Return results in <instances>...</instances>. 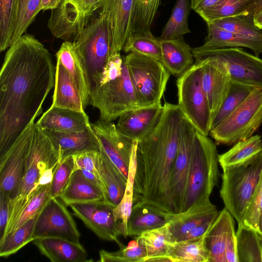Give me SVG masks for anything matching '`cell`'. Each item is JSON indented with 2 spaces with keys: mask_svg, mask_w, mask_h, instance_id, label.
Wrapping results in <instances>:
<instances>
[{
  "mask_svg": "<svg viewBox=\"0 0 262 262\" xmlns=\"http://www.w3.org/2000/svg\"><path fill=\"white\" fill-rule=\"evenodd\" d=\"M236 252L237 262H261L262 240L255 230L243 223H238Z\"/></svg>",
  "mask_w": 262,
  "mask_h": 262,
  "instance_id": "34",
  "label": "cell"
},
{
  "mask_svg": "<svg viewBox=\"0 0 262 262\" xmlns=\"http://www.w3.org/2000/svg\"><path fill=\"white\" fill-rule=\"evenodd\" d=\"M221 0H190V9L199 14L217 4Z\"/></svg>",
  "mask_w": 262,
  "mask_h": 262,
  "instance_id": "55",
  "label": "cell"
},
{
  "mask_svg": "<svg viewBox=\"0 0 262 262\" xmlns=\"http://www.w3.org/2000/svg\"><path fill=\"white\" fill-rule=\"evenodd\" d=\"M59 162L47 169L41 173L36 184L37 188L40 186L49 185L52 183L55 171L57 168Z\"/></svg>",
  "mask_w": 262,
  "mask_h": 262,
  "instance_id": "54",
  "label": "cell"
},
{
  "mask_svg": "<svg viewBox=\"0 0 262 262\" xmlns=\"http://www.w3.org/2000/svg\"><path fill=\"white\" fill-rule=\"evenodd\" d=\"M59 161L58 151L51 140L34 123L20 183L15 196L9 203V217L4 237L38 189L36 184L41 173Z\"/></svg>",
  "mask_w": 262,
  "mask_h": 262,
  "instance_id": "3",
  "label": "cell"
},
{
  "mask_svg": "<svg viewBox=\"0 0 262 262\" xmlns=\"http://www.w3.org/2000/svg\"><path fill=\"white\" fill-rule=\"evenodd\" d=\"M136 0H101L98 12L107 22L111 41V54L120 53L132 33Z\"/></svg>",
  "mask_w": 262,
  "mask_h": 262,
  "instance_id": "19",
  "label": "cell"
},
{
  "mask_svg": "<svg viewBox=\"0 0 262 262\" xmlns=\"http://www.w3.org/2000/svg\"><path fill=\"white\" fill-rule=\"evenodd\" d=\"M261 262H262V256H261Z\"/></svg>",
  "mask_w": 262,
  "mask_h": 262,
  "instance_id": "59",
  "label": "cell"
},
{
  "mask_svg": "<svg viewBox=\"0 0 262 262\" xmlns=\"http://www.w3.org/2000/svg\"><path fill=\"white\" fill-rule=\"evenodd\" d=\"M218 164L215 144L196 129L181 212L210 202V196L219 178Z\"/></svg>",
  "mask_w": 262,
  "mask_h": 262,
  "instance_id": "4",
  "label": "cell"
},
{
  "mask_svg": "<svg viewBox=\"0 0 262 262\" xmlns=\"http://www.w3.org/2000/svg\"><path fill=\"white\" fill-rule=\"evenodd\" d=\"M67 205L58 197L51 198L39 212L32 237L58 238L80 244V234Z\"/></svg>",
  "mask_w": 262,
  "mask_h": 262,
  "instance_id": "13",
  "label": "cell"
},
{
  "mask_svg": "<svg viewBox=\"0 0 262 262\" xmlns=\"http://www.w3.org/2000/svg\"><path fill=\"white\" fill-rule=\"evenodd\" d=\"M59 198L67 206L104 200L101 189L90 181L81 170L73 172Z\"/></svg>",
  "mask_w": 262,
  "mask_h": 262,
  "instance_id": "29",
  "label": "cell"
},
{
  "mask_svg": "<svg viewBox=\"0 0 262 262\" xmlns=\"http://www.w3.org/2000/svg\"><path fill=\"white\" fill-rule=\"evenodd\" d=\"M73 43L85 73L91 97L99 87L103 68L111 55V37L105 16L99 12L94 15Z\"/></svg>",
  "mask_w": 262,
  "mask_h": 262,
  "instance_id": "6",
  "label": "cell"
},
{
  "mask_svg": "<svg viewBox=\"0 0 262 262\" xmlns=\"http://www.w3.org/2000/svg\"><path fill=\"white\" fill-rule=\"evenodd\" d=\"M262 151V140L258 135L238 141L229 150L219 155L221 167L236 165L245 162Z\"/></svg>",
  "mask_w": 262,
  "mask_h": 262,
  "instance_id": "35",
  "label": "cell"
},
{
  "mask_svg": "<svg viewBox=\"0 0 262 262\" xmlns=\"http://www.w3.org/2000/svg\"><path fill=\"white\" fill-rule=\"evenodd\" d=\"M38 214L0 241L1 257H7L14 254L34 241L32 235Z\"/></svg>",
  "mask_w": 262,
  "mask_h": 262,
  "instance_id": "42",
  "label": "cell"
},
{
  "mask_svg": "<svg viewBox=\"0 0 262 262\" xmlns=\"http://www.w3.org/2000/svg\"><path fill=\"white\" fill-rule=\"evenodd\" d=\"M136 154L135 150L131 159L128 171V179L124 195L114 210L116 220L118 223L121 235L125 238L127 236V221L130 215L134 201V182L136 170Z\"/></svg>",
  "mask_w": 262,
  "mask_h": 262,
  "instance_id": "38",
  "label": "cell"
},
{
  "mask_svg": "<svg viewBox=\"0 0 262 262\" xmlns=\"http://www.w3.org/2000/svg\"><path fill=\"white\" fill-rule=\"evenodd\" d=\"M262 123V90L255 88L234 111L210 130L217 142L232 144L247 139Z\"/></svg>",
  "mask_w": 262,
  "mask_h": 262,
  "instance_id": "9",
  "label": "cell"
},
{
  "mask_svg": "<svg viewBox=\"0 0 262 262\" xmlns=\"http://www.w3.org/2000/svg\"><path fill=\"white\" fill-rule=\"evenodd\" d=\"M256 0H221L198 14L206 24L249 12Z\"/></svg>",
  "mask_w": 262,
  "mask_h": 262,
  "instance_id": "39",
  "label": "cell"
},
{
  "mask_svg": "<svg viewBox=\"0 0 262 262\" xmlns=\"http://www.w3.org/2000/svg\"><path fill=\"white\" fill-rule=\"evenodd\" d=\"M255 88L251 85L231 81L228 92L211 121V129L239 106Z\"/></svg>",
  "mask_w": 262,
  "mask_h": 262,
  "instance_id": "40",
  "label": "cell"
},
{
  "mask_svg": "<svg viewBox=\"0 0 262 262\" xmlns=\"http://www.w3.org/2000/svg\"><path fill=\"white\" fill-rule=\"evenodd\" d=\"M189 0H177L171 15L163 28L160 38L174 39L191 32L188 18L190 12Z\"/></svg>",
  "mask_w": 262,
  "mask_h": 262,
  "instance_id": "36",
  "label": "cell"
},
{
  "mask_svg": "<svg viewBox=\"0 0 262 262\" xmlns=\"http://www.w3.org/2000/svg\"><path fill=\"white\" fill-rule=\"evenodd\" d=\"M262 6V0H256L252 7L250 9L249 12L254 14V12Z\"/></svg>",
  "mask_w": 262,
  "mask_h": 262,
  "instance_id": "58",
  "label": "cell"
},
{
  "mask_svg": "<svg viewBox=\"0 0 262 262\" xmlns=\"http://www.w3.org/2000/svg\"><path fill=\"white\" fill-rule=\"evenodd\" d=\"M178 104L184 116L205 135L211 130V117L202 83V66L194 64L177 80Z\"/></svg>",
  "mask_w": 262,
  "mask_h": 262,
  "instance_id": "10",
  "label": "cell"
},
{
  "mask_svg": "<svg viewBox=\"0 0 262 262\" xmlns=\"http://www.w3.org/2000/svg\"><path fill=\"white\" fill-rule=\"evenodd\" d=\"M161 38L155 37L151 32L133 33L127 39L123 51L134 52L161 61Z\"/></svg>",
  "mask_w": 262,
  "mask_h": 262,
  "instance_id": "43",
  "label": "cell"
},
{
  "mask_svg": "<svg viewBox=\"0 0 262 262\" xmlns=\"http://www.w3.org/2000/svg\"><path fill=\"white\" fill-rule=\"evenodd\" d=\"M169 221V214L142 201L136 202L127 221V236H139L162 227Z\"/></svg>",
  "mask_w": 262,
  "mask_h": 262,
  "instance_id": "27",
  "label": "cell"
},
{
  "mask_svg": "<svg viewBox=\"0 0 262 262\" xmlns=\"http://www.w3.org/2000/svg\"><path fill=\"white\" fill-rule=\"evenodd\" d=\"M91 124L99 141L101 149L127 181L129 165L137 142L122 135L113 122L100 119Z\"/></svg>",
  "mask_w": 262,
  "mask_h": 262,
  "instance_id": "18",
  "label": "cell"
},
{
  "mask_svg": "<svg viewBox=\"0 0 262 262\" xmlns=\"http://www.w3.org/2000/svg\"><path fill=\"white\" fill-rule=\"evenodd\" d=\"M253 17L255 25L262 29V6L254 12Z\"/></svg>",
  "mask_w": 262,
  "mask_h": 262,
  "instance_id": "57",
  "label": "cell"
},
{
  "mask_svg": "<svg viewBox=\"0 0 262 262\" xmlns=\"http://www.w3.org/2000/svg\"><path fill=\"white\" fill-rule=\"evenodd\" d=\"M168 256L171 262H209L204 236L196 240L173 243Z\"/></svg>",
  "mask_w": 262,
  "mask_h": 262,
  "instance_id": "37",
  "label": "cell"
},
{
  "mask_svg": "<svg viewBox=\"0 0 262 262\" xmlns=\"http://www.w3.org/2000/svg\"><path fill=\"white\" fill-rule=\"evenodd\" d=\"M55 73L50 53L34 35L23 34L8 48L0 72V156L42 113Z\"/></svg>",
  "mask_w": 262,
  "mask_h": 262,
  "instance_id": "1",
  "label": "cell"
},
{
  "mask_svg": "<svg viewBox=\"0 0 262 262\" xmlns=\"http://www.w3.org/2000/svg\"><path fill=\"white\" fill-rule=\"evenodd\" d=\"M208 35L204 43L200 46L204 49L245 47L252 50L258 56L262 53V41L225 30L213 23L207 24Z\"/></svg>",
  "mask_w": 262,
  "mask_h": 262,
  "instance_id": "30",
  "label": "cell"
},
{
  "mask_svg": "<svg viewBox=\"0 0 262 262\" xmlns=\"http://www.w3.org/2000/svg\"><path fill=\"white\" fill-rule=\"evenodd\" d=\"M161 0H136L132 33L151 32Z\"/></svg>",
  "mask_w": 262,
  "mask_h": 262,
  "instance_id": "47",
  "label": "cell"
},
{
  "mask_svg": "<svg viewBox=\"0 0 262 262\" xmlns=\"http://www.w3.org/2000/svg\"><path fill=\"white\" fill-rule=\"evenodd\" d=\"M34 122L21 133L6 152L0 156V191L9 199L17 193L30 147Z\"/></svg>",
  "mask_w": 262,
  "mask_h": 262,
  "instance_id": "14",
  "label": "cell"
},
{
  "mask_svg": "<svg viewBox=\"0 0 262 262\" xmlns=\"http://www.w3.org/2000/svg\"><path fill=\"white\" fill-rule=\"evenodd\" d=\"M161 62L171 75L179 77L194 63L192 49L183 37L161 38Z\"/></svg>",
  "mask_w": 262,
  "mask_h": 262,
  "instance_id": "25",
  "label": "cell"
},
{
  "mask_svg": "<svg viewBox=\"0 0 262 262\" xmlns=\"http://www.w3.org/2000/svg\"><path fill=\"white\" fill-rule=\"evenodd\" d=\"M211 202L195 205L180 213L169 214V229L174 242L191 229L207 222L215 220L219 214Z\"/></svg>",
  "mask_w": 262,
  "mask_h": 262,
  "instance_id": "24",
  "label": "cell"
},
{
  "mask_svg": "<svg viewBox=\"0 0 262 262\" xmlns=\"http://www.w3.org/2000/svg\"><path fill=\"white\" fill-rule=\"evenodd\" d=\"M124 60L138 108L161 103L170 74L161 61L134 52L127 53Z\"/></svg>",
  "mask_w": 262,
  "mask_h": 262,
  "instance_id": "8",
  "label": "cell"
},
{
  "mask_svg": "<svg viewBox=\"0 0 262 262\" xmlns=\"http://www.w3.org/2000/svg\"><path fill=\"white\" fill-rule=\"evenodd\" d=\"M161 103L137 108L123 114L116 124L118 130L133 142H138L157 125L163 112Z\"/></svg>",
  "mask_w": 262,
  "mask_h": 262,
  "instance_id": "20",
  "label": "cell"
},
{
  "mask_svg": "<svg viewBox=\"0 0 262 262\" xmlns=\"http://www.w3.org/2000/svg\"><path fill=\"white\" fill-rule=\"evenodd\" d=\"M101 0H63L51 10L48 26L52 35L73 42L98 11Z\"/></svg>",
  "mask_w": 262,
  "mask_h": 262,
  "instance_id": "12",
  "label": "cell"
},
{
  "mask_svg": "<svg viewBox=\"0 0 262 262\" xmlns=\"http://www.w3.org/2000/svg\"><path fill=\"white\" fill-rule=\"evenodd\" d=\"M33 244L42 255L53 262L87 261V252L80 244L58 238L34 239Z\"/></svg>",
  "mask_w": 262,
  "mask_h": 262,
  "instance_id": "26",
  "label": "cell"
},
{
  "mask_svg": "<svg viewBox=\"0 0 262 262\" xmlns=\"http://www.w3.org/2000/svg\"><path fill=\"white\" fill-rule=\"evenodd\" d=\"M63 0H41L40 11L54 10L57 8Z\"/></svg>",
  "mask_w": 262,
  "mask_h": 262,
  "instance_id": "56",
  "label": "cell"
},
{
  "mask_svg": "<svg viewBox=\"0 0 262 262\" xmlns=\"http://www.w3.org/2000/svg\"><path fill=\"white\" fill-rule=\"evenodd\" d=\"M16 0H0V50L12 45Z\"/></svg>",
  "mask_w": 262,
  "mask_h": 262,
  "instance_id": "48",
  "label": "cell"
},
{
  "mask_svg": "<svg viewBox=\"0 0 262 262\" xmlns=\"http://www.w3.org/2000/svg\"><path fill=\"white\" fill-rule=\"evenodd\" d=\"M36 123L43 130L62 133L78 132L91 125L84 111L51 106Z\"/></svg>",
  "mask_w": 262,
  "mask_h": 262,
  "instance_id": "23",
  "label": "cell"
},
{
  "mask_svg": "<svg viewBox=\"0 0 262 262\" xmlns=\"http://www.w3.org/2000/svg\"><path fill=\"white\" fill-rule=\"evenodd\" d=\"M119 250L108 252L104 250L99 251L101 262H145L146 251L145 246L138 236H135L126 246H120Z\"/></svg>",
  "mask_w": 262,
  "mask_h": 262,
  "instance_id": "44",
  "label": "cell"
},
{
  "mask_svg": "<svg viewBox=\"0 0 262 262\" xmlns=\"http://www.w3.org/2000/svg\"><path fill=\"white\" fill-rule=\"evenodd\" d=\"M241 223L255 230L262 240V174L256 190Z\"/></svg>",
  "mask_w": 262,
  "mask_h": 262,
  "instance_id": "49",
  "label": "cell"
},
{
  "mask_svg": "<svg viewBox=\"0 0 262 262\" xmlns=\"http://www.w3.org/2000/svg\"><path fill=\"white\" fill-rule=\"evenodd\" d=\"M194 62L206 59L230 80L262 90V59L240 48L192 49Z\"/></svg>",
  "mask_w": 262,
  "mask_h": 262,
  "instance_id": "7",
  "label": "cell"
},
{
  "mask_svg": "<svg viewBox=\"0 0 262 262\" xmlns=\"http://www.w3.org/2000/svg\"><path fill=\"white\" fill-rule=\"evenodd\" d=\"M51 185V183L38 188L4 237L39 213L46 203L52 198L50 194Z\"/></svg>",
  "mask_w": 262,
  "mask_h": 262,
  "instance_id": "46",
  "label": "cell"
},
{
  "mask_svg": "<svg viewBox=\"0 0 262 262\" xmlns=\"http://www.w3.org/2000/svg\"><path fill=\"white\" fill-rule=\"evenodd\" d=\"M194 62H199L202 66V83L208 100L212 121L228 92L231 81L210 61L202 59Z\"/></svg>",
  "mask_w": 262,
  "mask_h": 262,
  "instance_id": "22",
  "label": "cell"
},
{
  "mask_svg": "<svg viewBox=\"0 0 262 262\" xmlns=\"http://www.w3.org/2000/svg\"><path fill=\"white\" fill-rule=\"evenodd\" d=\"M183 125L178 116L163 113L155 127L137 142L134 204L142 201L173 213L169 179Z\"/></svg>",
  "mask_w": 262,
  "mask_h": 262,
  "instance_id": "2",
  "label": "cell"
},
{
  "mask_svg": "<svg viewBox=\"0 0 262 262\" xmlns=\"http://www.w3.org/2000/svg\"><path fill=\"white\" fill-rule=\"evenodd\" d=\"M204 243L209 262H237L234 222L226 208L219 212L204 235Z\"/></svg>",
  "mask_w": 262,
  "mask_h": 262,
  "instance_id": "17",
  "label": "cell"
},
{
  "mask_svg": "<svg viewBox=\"0 0 262 262\" xmlns=\"http://www.w3.org/2000/svg\"><path fill=\"white\" fill-rule=\"evenodd\" d=\"M56 56L71 76L81 95L85 108L90 102L89 89L84 70L73 42L64 41Z\"/></svg>",
  "mask_w": 262,
  "mask_h": 262,
  "instance_id": "32",
  "label": "cell"
},
{
  "mask_svg": "<svg viewBox=\"0 0 262 262\" xmlns=\"http://www.w3.org/2000/svg\"><path fill=\"white\" fill-rule=\"evenodd\" d=\"M9 217V199L0 191V240L4 235Z\"/></svg>",
  "mask_w": 262,
  "mask_h": 262,
  "instance_id": "52",
  "label": "cell"
},
{
  "mask_svg": "<svg viewBox=\"0 0 262 262\" xmlns=\"http://www.w3.org/2000/svg\"><path fill=\"white\" fill-rule=\"evenodd\" d=\"M215 220L207 222L195 227L179 237L176 242L196 240L203 237Z\"/></svg>",
  "mask_w": 262,
  "mask_h": 262,
  "instance_id": "53",
  "label": "cell"
},
{
  "mask_svg": "<svg viewBox=\"0 0 262 262\" xmlns=\"http://www.w3.org/2000/svg\"><path fill=\"white\" fill-rule=\"evenodd\" d=\"M138 236L146 249L145 261L171 262L168 254L171 246L175 242L171 235L168 223Z\"/></svg>",
  "mask_w": 262,
  "mask_h": 262,
  "instance_id": "33",
  "label": "cell"
},
{
  "mask_svg": "<svg viewBox=\"0 0 262 262\" xmlns=\"http://www.w3.org/2000/svg\"><path fill=\"white\" fill-rule=\"evenodd\" d=\"M41 0H16L12 44L26 33L40 11Z\"/></svg>",
  "mask_w": 262,
  "mask_h": 262,
  "instance_id": "45",
  "label": "cell"
},
{
  "mask_svg": "<svg viewBox=\"0 0 262 262\" xmlns=\"http://www.w3.org/2000/svg\"><path fill=\"white\" fill-rule=\"evenodd\" d=\"M54 88L51 107L84 111L78 90L70 75L58 60H56Z\"/></svg>",
  "mask_w": 262,
  "mask_h": 262,
  "instance_id": "28",
  "label": "cell"
},
{
  "mask_svg": "<svg viewBox=\"0 0 262 262\" xmlns=\"http://www.w3.org/2000/svg\"><path fill=\"white\" fill-rule=\"evenodd\" d=\"M90 103L99 111L100 119L108 122H113L128 111L138 108L125 64L119 75L100 86L90 97Z\"/></svg>",
  "mask_w": 262,
  "mask_h": 262,
  "instance_id": "11",
  "label": "cell"
},
{
  "mask_svg": "<svg viewBox=\"0 0 262 262\" xmlns=\"http://www.w3.org/2000/svg\"><path fill=\"white\" fill-rule=\"evenodd\" d=\"M99 152L88 151L72 156L74 163L73 171L79 169L85 170L91 172L101 180L97 167Z\"/></svg>",
  "mask_w": 262,
  "mask_h": 262,
  "instance_id": "51",
  "label": "cell"
},
{
  "mask_svg": "<svg viewBox=\"0 0 262 262\" xmlns=\"http://www.w3.org/2000/svg\"><path fill=\"white\" fill-rule=\"evenodd\" d=\"M220 196L225 208L242 222L262 174V151L242 163L222 167Z\"/></svg>",
  "mask_w": 262,
  "mask_h": 262,
  "instance_id": "5",
  "label": "cell"
},
{
  "mask_svg": "<svg viewBox=\"0 0 262 262\" xmlns=\"http://www.w3.org/2000/svg\"><path fill=\"white\" fill-rule=\"evenodd\" d=\"M43 131L58 150L60 160L82 152L100 150L99 141L91 124L85 129L75 132Z\"/></svg>",
  "mask_w": 262,
  "mask_h": 262,
  "instance_id": "21",
  "label": "cell"
},
{
  "mask_svg": "<svg viewBox=\"0 0 262 262\" xmlns=\"http://www.w3.org/2000/svg\"><path fill=\"white\" fill-rule=\"evenodd\" d=\"M210 23L225 30L262 41V29L255 25L253 15L249 12L220 19Z\"/></svg>",
  "mask_w": 262,
  "mask_h": 262,
  "instance_id": "41",
  "label": "cell"
},
{
  "mask_svg": "<svg viewBox=\"0 0 262 262\" xmlns=\"http://www.w3.org/2000/svg\"><path fill=\"white\" fill-rule=\"evenodd\" d=\"M70 207L73 214L99 238L115 242L119 247L123 245L118 240L121 233L114 213L116 207L104 200L74 204Z\"/></svg>",
  "mask_w": 262,
  "mask_h": 262,
  "instance_id": "16",
  "label": "cell"
},
{
  "mask_svg": "<svg viewBox=\"0 0 262 262\" xmlns=\"http://www.w3.org/2000/svg\"><path fill=\"white\" fill-rule=\"evenodd\" d=\"M196 130L185 117L169 179L173 213L182 211Z\"/></svg>",
  "mask_w": 262,
  "mask_h": 262,
  "instance_id": "15",
  "label": "cell"
},
{
  "mask_svg": "<svg viewBox=\"0 0 262 262\" xmlns=\"http://www.w3.org/2000/svg\"><path fill=\"white\" fill-rule=\"evenodd\" d=\"M73 167L72 156L60 160L51 185L52 198L60 196L73 172Z\"/></svg>",
  "mask_w": 262,
  "mask_h": 262,
  "instance_id": "50",
  "label": "cell"
},
{
  "mask_svg": "<svg viewBox=\"0 0 262 262\" xmlns=\"http://www.w3.org/2000/svg\"><path fill=\"white\" fill-rule=\"evenodd\" d=\"M97 167L105 189V201L116 207L124 195L127 181L101 148Z\"/></svg>",
  "mask_w": 262,
  "mask_h": 262,
  "instance_id": "31",
  "label": "cell"
}]
</instances>
